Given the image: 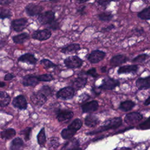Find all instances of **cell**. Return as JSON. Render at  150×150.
<instances>
[{"label":"cell","mask_w":150,"mask_h":150,"mask_svg":"<svg viewBox=\"0 0 150 150\" xmlns=\"http://www.w3.org/2000/svg\"><path fill=\"white\" fill-rule=\"evenodd\" d=\"M101 71H103V72L105 71V67H102V68H101Z\"/></svg>","instance_id":"cell-56"},{"label":"cell","mask_w":150,"mask_h":150,"mask_svg":"<svg viewBox=\"0 0 150 150\" xmlns=\"http://www.w3.org/2000/svg\"><path fill=\"white\" fill-rule=\"evenodd\" d=\"M121 0H98L97 3L102 7L106 8L111 2H118Z\"/></svg>","instance_id":"cell-40"},{"label":"cell","mask_w":150,"mask_h":150,"mask_svg":"<svg viewBox=\"0 0 150 150\" xmlns=\"http://www.w3.org/2000/svg\"><path fill=\"white\" fill-rule=\"evenodd\" d=\"M47 25H48L47 28H49V29L50 30H56L60 29V23L57 20L54 19L53 21H52L51 23H50Z\"/></svg>","instance_id":"cell-39"},{"label":"cell","mask_w":150,"mask_h":150,"mask_svg":"<svg viewBox=\"0 0 150 150\" xmlns=\"http://www.w3.org/2000/svg\"><path fill=\"white\" fill-rule=\"evenodd\" d=\"M114 18V15L111 11H104L98 15V18L102 22H108L111 21Z\"/></svg>","instance_id":"cell-25"},{"label":"cell","mask_w":150,"mask_h":150,"mask_svg":"<svg viewBox=\"0 0 150 150\" xmlns=\"http://www.w3.org/2000/svg\"><path fill=\"white\" fill-rule=\"evenodd\" d=\"M86 74L90 75V76H92L93 77H94V78L98 76V74L96 71V69L94 67H93V68L89 69L88 70H87V72H86Z\"/></svg>","instance_id":"cell-44"},{"label":"cell","mask_w":150,"mask_h":150,"mask_svg":"<svg viewBox=\"0 0 150 150\" xmlns=\"http://www.w3.org/2000/svg\"><path fill=\"white\" fill-rule=\"evenodd\" d=\"M72 150H83V149H81L80 148H79V147L76 148H74V149H72Z\"/></svg>","instance_id":"cell-55"},{"label":"cell","mask_w":150,"mask_h":150,"mask_svg":"<svg viewBox=\"0 0 150 150\" xmlns=\"http://www.w3.org/2000/svg\"><path fill=\"white\" fill-rule=\"evenodd\" d=\"M137 16L142 20H150V6L143 9L142 11L138 12Z\"/></svg>","instance_id":"cell-27"},{"label":"cell","mask_w":150,"mask_h":150,"mask_svg":"<svg viewBox=\"0 0 150 150\" xmlns=\"http://www.w3.org/2000/svg\"><path fill=\"white\" fill-rule=\"evenodd\" d=\"M80 49H81L80 45L79 43H71L66 46L63 47L61 49L60 51L63 53L67 54L69 53L77 52L80 50Z\"/></svg>","instance_id":"cell-21"},{"label":"cell","mask_w":150,"mask_h":150,"mask_svg":"<svg viewBox=\"0 0 150 150\" xmlns=\"http://www.w3.org/2000/svg\"><path fill=\"white\" fill-rule=\"evenodd\" d=\"M12 16V12L10 9L8 8H1L0 12V18L1 19H4L6 18H9Z\"/></svg>","instance_id":"cell-34"},{"label":"cell","mask_w":150,"mask_h":150,"mask_svg":"<svg viewBox=\"0 0 150 150\" xmlns=\"http://www.w3.org/2000/svg\"><path fill=\"white\" fill-rule=\"evenodd\" d=\"M30 101L34 105L38 107H40L47 101V97L40 91H38L33 93L31 96Z\"/></svg>","instance_id":"cell-8"},{"label":"cell","mask_w":150,"mask_h":150,"mask_svg":"<svg viewBox=\"0 0 150 150\" xmlns=\"http://www.w3.org/2000/svg\"><path fill=\"white\" fill-rule=\"evenodd\" d=\"M134 31L136 32V33H138L139 35H142V33H144V29L142 28H135V29H134Z\"/></svg>","instance_id":"cell-50"},{"label":"cell","mask_w":150,"mask_h":150,"mask_svg":"<svg viewBox=\"0 0 150 150\" xmlns=\"http://www.w3.org/2000/svg\"><path fill=\"white\" fill-rule=\"evenodd\" d=\"M47 1H57L58 0H47Z\"/></svg>","instance_id":"cell-57"},{"label":"cell","mask_w":150,"mask_h":150,"mask_svg":"<svg viewBox=\"0 0 150 150\" xmlns=\"http://www.w3.org/2000/svg\"><path fill=\"white\" fill-rule=\"evenodd\" d=\"M136 86L139 90H146L150 88V76L145 78H139L136 81Z\"/></svg>","instance_id":"cell-18"},{"label":"cell","mask_w":150,"mask_h":150,"mask_svg":"<svg viewBox=\"0 0 150 150\" xmlns=\"http://www.w3.org/2000/svg\"><path fill=\"white\" fill-rule=\"evenodd\" d=\"M11 101V97L5 92L1 91L0 92V105L2 107L8 105Z\"/></svg>","instance_id":"cell-28"},{"label":"cell","mask_w":150,"mask_h":150,"mask_svg":"<svg viewBox=\"0 0 150 150\" xmlns=\"http://www.w3.org/2000/svg\"><path fill=\"white\" fill-rule=\"evenodd\" d=\"M38 76V79L40 81H50L54 79L52 75L50 74H41V75H39Z\"/></svg>","instance_id":"cell-38"},{"label":"cell","mask_w":150,"mask_h":150,"mask_svg":"<svg viewBox=\"0 0 150 150\" xmlns=\"http://www.w3.org/2000/svg\"><path fill=\"white\" fill-rule=\"evenodd\" d=\"M44 8L39 5L34 3H29L25 6V11L27 15L29 16H39L43 11Z\"/></svg>","instance_id":"cell-2"},{"label":"cell","mask_w":150,"mask_h":150,"mask_svg":"<svg viewBox=\"0 0 150 150\" xmlns=\"http://www.w3.org/2000/svg\"><path fill=\"white\" fill-rule=\"evenodd\" d=\"M76 132L77 131L67 127V128H64L62 131L61 135L63 139H70L71 137H73L74 135Z\"/></svg>","instance_id":"cell-31"},{"label":"cell","mask_w":150,"mask_h":150,"mask_svg":"<svg viewBox=\"0 0 150 150\" xmlns=\"http://www.w3.org/2000/svg\"><path fill=\"white\" fill-rule=\"evenodd\" d=\"M40 64H42L46 69H49V68L56 67V65L54 63H53L50 60H49L48 59H43L41 60Z\"/></svg>","instance_id":"cell-37"},{"label":"cell","mask_w":150,"mask_h":150,"mask_svg":"<svg viewBox=\"0 0 150 150\" xmlns=\"http://www.w3.org/2000/svg\"><path fill=\"white\" fill-rule=\"evenodd\" d=\"M74 89L73 87H66L59 90L56 94L57 98L64 100L70 99L74 95Z\"/></svg>","instance_id":"cell-9"},{"label":"cell","mask_w":150,"mask_h":150,"mask_svg":"<svg viewBox=\"0 0 150 150\" xmlns=\"http://www.w3.org/2000/svg\"><path fill=\"white\" fill-rule=\"evenodd\" d=\"M106 53L102 50H95L92 51L88 56V60L93 64H96L101 61L105 56Z\"/></svg>","instance_id":"cell-7"},{"label":"cell","mask_w":150,"mask_h":150,"mask_svg":"<svg viewBox=\"0 0 150 150\" xmlns=\"http://www.w3.org/2000/svg\"><path fill=\"white\" fill-rule=\"evenodd\" d=\"M39 91L43 94L46 97L50 96L53 94V90L49 86H43V87H42V88L39 90Z\"/></svg>","instance_id":"cell-36"},{"label":"cell","mask_w":150,"mask_h":150,"mask_svg":"<svg viewBox=\"0 0 150 150\" xmlns=\"http://www.w3.org/2000/svg\"><path fill=\"white\" fill-rule=\"evenodd\" d=\"M55 19V13L52 11L42 12L38 16V21L41 25H48Z\"/></svg>","instance_id":"cell-5"},{"label":"cell","mask_w":150,"mask_h":150,"mask_svg":"<svg viewBox=\"0 0 150 150\" xmlns=\"http://www.w3.org/2000/svg\"><path fill=\"white\" fill-rule=\"evenodd\" d=\"M13 105L20 110H25L27 108V101L24 96L19 95L15 97L12 101Z\"/></svg>","instance_id":"cell-11"},{"label":"cell","mask_w":150,"mask_h":150,"mask_svg":"<svg viewBox=\"0 0 150 150\" xmlns=\"http://www.w3.org/2000/svg\"><path fill=\"white\" fill-rule=\"evenodd\" d=\"M29 38V35L27 32H23L12 38V41L16 44H22Z\"/></svg>","instance_id":"cell-22"},{"label":"cell","mask_w":150,"mask_h":150,"mask_svg":"<svg viewBox=\"0 0 150 150\" xmlns=\"http://www.w3.org/2000/svg\"><path fill=\"white\" fill-rule=\"evenodd\" d=\"M129 60L128 57L124 54H117L114 56L110 60V65L112 66H118L122 63L127 62Z\"/></svg>","instance_id":"cell-14"},{"label":"cell","mask_w":150,"mask_h":150,"mask_svg":"<svg viewBox=\"0 0 150 150\" xmlns=\"http://www.w3.org/2000/svg\"><path fill=\"white\" fill-rule=\"evenodd\" d=\"M87 81V79L84 77H78L75 79L73 83V87L75 90H78L83 88Z\"/></svg>","instance_id":"cell-20"},{"label":"cell","mask_w":150,"mask_h":150,"mask_svg":"<svg viewBox=\"0 0 150 150\" xmlns=\"http://www.w3.org/2000/svg\"><path fill=\"white\" fill-rule=\"evenodd\" d=\"M73 112L67 110H59L57 112V118L59 122H64L73 117Z\"/></svg>","instance_id":"cell-16"},{"label":"cell","mask_w":150,"mask_h":150,"mask_svg":"<svg viewBox=\"0 0 150 150\" xmlns=\"http://www.w3.org/2000/svg\"><path fill=\"white\" fill-rule=\"evenodd\" d=\"M139 128L141 129H150V117H148L145 121L139 125Z\"/></svg>","instance_id":"cell-42"},{"label":"cell","mask_w":150,"mask_h":150,"mask_svg":"<svg viewBox=\"0 0 150 150\" xmlns=\"http://www.w3.org/2000/svg\"><path fill=\"white\" fill-rule=\"evenodd\" d=\"M37 61L38 59L35 57L34 54L29 53H25L18 58V62L27 63L30 64H35Z\"/></svg>","instance_id":"cell-17"},{"label":"cell","mask_w":150,"mask_h":150,"mask_svg":"<svg viewBox=\"0 0 150 150\" xmlns=\"http://www.w3.org/2000/svg\"><path fill=\"white\" fill-rule=\"evenodd\" d=\"M138 69V66L137 64H131V65H125L120 67L118 70V74H124V73H135Z\"/></svg>","instance_id":"cell-19"},{"label":"cell","mask_w":150,"mask_h":150,"mask_svg":"<svg viewBox=\"0 0 150 150\" xmlns=\"http://www.w3.org/2000/svg\"><path fill=\"white\" fill-rule=\"evenodd\" d=\"M122 124V120L120 117L113 118L105 121L103 125L97 128V129L89 132L88 134H95L98 132L105 131L110 129H116L121 126Z\"/></svg>","instance_id":"cell-1"},{"label":"cell","mask_w":150,"mask_h":150,"mask_svg":"<svg viewBox=\"0 0 150 150\" xmlns=\"http://www.w3.org/2000/svg\"><path fill=\"white\" fill-rule=\"evenodd\" d=\"M14 0H1L0 4L1 5H8L13 3Z\"/></svg>","instance_id":"cell-48"},{"label":"cell","mask_w":150,"mask_h":150,"mask_svg":"<svg viewBox=\"0 0 150 150\" xmlns=\"http://www.w3.org/2000/svg\"><path fill=\"white\" fill-rule=\"evenodd\" d=\"M89 98H90V97H89L88 95H87V94L83 93V94H82L80 96V101L81 102H83L84 101L87 100Z\"/></svg>","instance_id":"cell-47"},{"label":"cell","mask_w":150,"mask_h":150,"mask_svg":"<svg viewBox=\"0 0 150 150\" xmlns=\"http://www.w3.org/2000/svg\"><path fill=\"white\" fill-rule=\"evenodd\" d=\"M5 85V84L4 82H2V81L1 82V84H0V86H1V87H3Z\"/></svg>","instance_id":"cell-54"},{"label":"cell","mask_w":150,"mask_h":150,"mask_svg":"<svg viewBox=\"0 0 150 150\" xmlns=\"http://www.w3.org/2000/svg\"><path fill=\"white\" fill-rule=\"evenodd\" d=\"M149 57V55L146 53H143L138 55L132 60L133 63H142Z\"/></svg>","instance_id":"cell-35"},{"label":"cell","mask_w":150,"mask_h":150,"mask_svg":"<svg viewBox=\"0 0 150 150\" xmlns=\"http://www.w3.org/2000/svg\"><path fill=\"white\" fill-rule=\"evenodd\" d=\"M88 1H90V0H75V2L76 3H77V4H81L85 3V2H86Z\"/></svg>","instance_id":"cell-51"},{"label":"cell","mask_w":150,"mask_h":150,"mask_svg":"<svg viewBox=\"0 0 150 150\" xmlns=\"http://www.w3.org/2000/svg\"><path fill=\"white\" fill-rule=\"evenodd\" d=\"M142 115L141 114L138 112H132L129 114H127L124 118L125 122L128 124H131L135 123L142 118Z\"/></svg>","instance_id":"cell-12"},{"label":"cell","mask_w":150,"mask_h":150,"mask_svg":"<svg viewBox=\"0 0 150 150\" xmlns=\"http://www.w3.org/2000/svg\"><path fill=\"white\" fill-rule=\"evenodd\" d=\"M149 104H150V96L149 97H148V98H146L144 102L145 105H148Z\"/></svg>","instance_id":"cell-52"},{"label":"cell","mask_w":150,"mask_h":150,"mask_svg":"<svg viewBox=\"0 0 150 150\" xmlns=\"http://www.w3.org/2000/svg\"><path fill=\"white\" fill-rule=\"evenodd\" d=\"M51 36L52 32L50 30L45 28L34 31L32 35V38L39 41H44L49 39Z\"/></svg>","instance_id":"cell-3"},{"label":"cell","mask_w":150,"mask_h":150,"mask_svg":"<svg viewBox=\"0 0 150 150\" xmlns=\"http://www.w3.org/2000/svg\"><path fill=\"white\" fill-rule=\"evenodd\" d=\"M83 62V60L77 56H71L64 60L65 66L70 69L79 68L82 66Z\"/></svg>","instance_id":"cell-4"},{"label":"cell","mask_w":150,"mask_h":150,"mask_svg":"<svg viewBox=\"0 0 150 150\" xmlns=\"http://www.w3.org/2000/svg\"><path fill=\"white\" fill-rule=\"evenodd\" d=\"M135 104L134 102L131 100H126L121 103L120 105V109L124 111H128L132 110L135 106Z\"/></svg>","instance_id":"cell-29"},{"label":"cell","mask_w":150,"mask_h":150,"mask_svg":"<svg viewBox=\"0 0 150 150\" xmlns=\"http://www.w3.org/2000/svg\"><path fill=\"white\" fill-rule=\"evenodd\" d=\"M86 6H83L82 7L80 8H78L77 9V12L80 15V16H83L86 13L85 12L86 11Z\"/></svg>","instance_id":"cell-46"},{"label":"cell","mask_w":150,"mask_h":150,"mask_svg":"<svg viewBox=\"0 0 150 150\" xmlns=\"http://www.w3.org/2000/svg\"><path fill=\"white\" fill-rule=\"evenodd\" d=\"M39 80L38 76L33 75H27L23 77L22 79V84L25 86H32L35 87L39 82Z\"/></svg>","instance_id":"cell-13"},{"label":"cell","mask_w":150,"mask_h":150,"mask_svg":"<svg viewBox=\"0 0 150 150\" xmlns=\"http://www.w3.org/2000/svg\"><path fill=\"white\" fill-rule=\"evenodd\" d=\"M31 131H32V128L29 127V128H25L24 130L22 131L20 133V134L23 135L24 136V138L26 141H28L30 139V133H31Z\"/></svg>","instance_id":"cell-41"},{"label":"cell","mask_w":150,"mask_h":150,"mask_svg":"<svg viewBox=\"0 0 150 150\" xmlns=\"http://www.w3.org/2000/svg\"><path fill=\"white\" fill-rule=\"evenodd\" d=\"M23 142L21 138L17 137L13 139L10 144L11 150H20L21 148L23 146Z\"/></svg>","instance_id":"cell-26"},{"label":"cell","mask_w":150,"mask_h":150,"mask_svg":"<svg viewBox=\"0 0 150 150\" xmlns=\"http://www.w3.org/2000/svg\"><path fill=\"white\" fill-rule=\"evenodd\" d=\"M15 77V76L11 74V73H8V74H6L5 77H4V80H6V81H8V80H12V79H13Z\"/></svg>","instance_id":"cell-49"},{"label":"cell","mask_w":150,"mask_h":150,"mask_svg":"<svg viewBox=\"0 0 150 150\" xmlns=\"http://www.w3.org/2000/svg\"><path fill=\"white\" fill-rule=\"evenodd\" d=\"M16 134V131L13 128H8L1 132V138L5 139H9L13 138Z\"/></svg>","instance_id":"cell-30"},{"label":"cell","mask_w":150,"mask_h":150,"mask_svg":"<svg viewBox=\"0 0 150 150\" xmlns=\"http://www.w3.org/2000/svg\"><path fill=\"white\" fill-rule=\"evenodd\" d=\"M37 140L39 145L41 146H43L46 143V134H45V128H42L39 134L37 135Z\"/></svg>","instance_id":"cell-32"},{"label":"cell","mask_w":150,"mask_h":150,"mask_svg":"<svg viewBox=\"0 0 150 150\" xmlns=\"http://www.w3.org/2000/svg\"><path fill=\"white\" fill-rule=\"evenodd\" d=\"M115 150H131V149L127 147H121V148H117Z\"/></svg>","instance_id":"cell-53"},{"label":"cell","mask_w":150,"mask_h":150,"mask_svg":"<svg viewBox=\"0 0 150 150\" xmlns=\"http://www.w3.org/2000/svg\"><path fill=\"white\" fill-rule=\"evenodd\" d=\"M28 21L25 18H21L13 20L11 23V28L16 32L22 31L27 26Z\"/></svg>","instance_id":"cell-6"},{"label":"cell","mask_w":150,"mask_h":150,"mask_svg":"<svg viewBox=\"0 0 150 150\" xmlns=\"http://www.w3.org/2000/svg\"><path fill=\"white\" fill-rule=\"evenodd\" d=\"M81 107L83 112H91L97 110L98 107V103L97 101L93 100L84 103Z\"/></svg>","instance_id":"cell-15"},{"label":"cell","mask_w":150,"mask_h":150,"mask_svg":"<svg viewBox=\"0 0 150 150\" xmlns=\"http://www.w3.org/2000/svg\"><path fill=\"white\" fill-rule=\"evenodd\" d=\"M82 126V121L80 119L77 118L74 120L69 126L68 128L73 129L76 131H78L80 129V128Z\"/></svg>","instance_id":"cell-33"},{"label":"cell","mask_w":150,"mask_h":150,"mask_svg":"<svg viewBox=\"0 0 150 150\" xmlns=\"http://www.w3.org/2000/svg\"><path fill=\"white\" fill-rule=\"evenodd\" d=\"M85 124L89 127H93L96 126L99 120L97 116L93 114L88 115L85 118Z\"/></svg>","instance_id":"cell-23"},{"label":"cell","mask_w":150,"mask_h":150,"mask_svg":"<svg viewBox=\"0 0 150 150\" xmlns=\"http://www.w3.org/2000/svg\"><path fill=\"white\" fill-rule=\"evenodd\" d=\"M115 26L114 25L111 24V25H108V26H105V27L101 29V32H103V33L108 32L111 31V30L115 29Z\"/></svg>","instance_id":"cell-45"},{"label":"cell","mask_w":150,"mask_h":150,"mask_svg":"<svg viewBox=\"0 0 150 150\" xmlns=\"http://www.w3.org/2000/svg\"><path fill=\"white\" fill-rule=\"evenodd\" d=\"M79 142L78 140L75 138H71L64 144L62 148V150H72L79 147Z\"/></svg>","instance_id":"cell-24"},{"label":"cell","mask_w":150,"mask_h":150,"mask_svg":"<svg viewBox=\"0 0 150 150\" xmlns=\"http://www.w3.org/2000/svg\"><path fill=\"white\" fill-rule=\"evenodd\" d=\"M49 144L52 147H54V148L57 147L59 145V142L57 138H56V137L50 138L49 140Z\"/></svg>","instance_id":"cell-43"},{"label":"cell","mask_w":150,"mask_h":150,"mask_svg":"<svg viewBox=\"0 0 150 150\" xmlns=\"http://www.w3.org/2000/svg\"><path fill=\"white\" fill-rule=\"evenodd\" d=\"M119 85L120 82L118 80L111 79L110 77H107L103 80L102 84L99 87V88L103 90H109L114 89Z\"/></svg>","instance_id":"cell-10"}]
</instances>
